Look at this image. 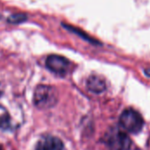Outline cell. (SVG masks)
I'll use <instances>...</instances> for the list:
<instances>
[{
  "instance_id": "8992f818",
  "label": "cell",
  "mask_w": 150,
  "mask_h": 150,
  "mask_svg": "<svg viewBox=\"0 0 150 150\" xmlns=\"http://www.w3.org/2000/svg\"><path fill=\"white\" fill-rule=\"evenodd\" d=\"M87 87L94 93H101L105 90V82L101 76L92 75L87 80Z\"/></svg>"
},
{
  "instance_id": "ba28073f",
  "label": "cell",
  "mask_w": 150,
  "mask_h": 150,
  "mask_svg": "<svg viewBox=\"0 0 150 150\" xmlns=\"http://www.w3.org/2000/svg\"><path fill=\"white\" fill-rule=\"evenodd\" d=\"M25 18H26L25 15H23V14H14V15H11L9 18L8 21L11 22V23H19V22L24 21Z\"/></svg>"
},
{
  "instance_id": "5b68a950",
  "label": "cell",
  "mask_w": 150,
  "mask_h": 150,
  "mask_svg": "<svg viewBox=\"0 0 150 150\" xmlns=\"http://www.w3.org/2000/svg\"><path fill=\"white\" fill-rule=\"evenodd\" d=\"M62 142L54 136H42L37 142L35 150H63Z\"/></svg>"
},
{
  "instance_id": "277c9868",
  "label": "cell",
  "mask_w": 150,
  "mask_h": 150,
  "mask_svg": "<svg viewBox=\"0 0 150 150\" xmlns=\"http://www.w3.org/2000/svg\"><path fill=\"white\" fill-rule=\"evenodd\" d=\"M46 66L52 72L60 76H64L69 70L70 62L63 56L52 54L47 58Z\"/></svg>"
},
{
  "instance_id": "7a4b0ae2",
  "label": "cell",
  "mask_w": 150,
  "mask_h": 150,
  "mask_svg": "<svg viewBox=\"0 0 150 150\" xmlns=\"http://www.w3.org/2000/svg\"><path fill=\"white\" fill-rule=\"evenodd\" d=\"M120 124L126 131L136 134L142 129L144 121L139 112L133 109H127L120 115Z\"/></svg>"
},
{
  "instance_id": "9c48e42d",
  "label": "cell",
  "mask_w": 150,
  "mask_h": 150,
  "mask_svg": "<svg viewBox=\"0 0 150 150\" xmlns=\"http://www.w3.org/2000/svg\"><path fill=\"white\" fill-rule=\"evenodd\" d=\"M10 127V121H9V118L8 116H2L0 117V128H9Z\"/></svg>"
},
{
  "instance_id": "6da1fadb",
  "label": "cell",
  "mask_w": 150,
  "mask_h": 150,
  "mask_svg": "<svg viewBox=\"0 0 150 150\" xmlns=\"http://www.w3.org/2000/svg\"><path fill=\"white\" fill-rule=\"evenodd\" d=\"M58 96L56 90L48 85H39L33 95L34 105L40 109H48L55 105Z\"/></svg>"
},
{
  "instance_id": "52a82bcc",
  "label": "cell",
  "mask_w": 150,
  "mask_h": 150,
  "mask_svg": "<svg viewBox=\"0 0 150 150\" xmlns=\"http://www.w3.org/2000/svg\"><path fill=\"white\" fill-rule=\"evenodd\" d=\"M69 30H71V31H73L74 33H77L79 36H81L83 39H84V40H88L89 42H91V43H93V44H98V42H97V40H95L94 39H92L91 37H90L87 33H83V32H82V31H80V30H78V29H76V28H73L72 26H71V28L69 26L68 27Z\"/></svg>"
},
{
  "instance_id": "3957f363",
  "label": "cell",
  "mask_w": 150,
  "mask_h": 150,
  "mask_svg": "<svg viewBox=\"0 0 150 150\" xmlns=\"http://www.w3.org/2000/svg\"><path fill=\"white\" fill-rule=\"evenodd\" d=\"M105 143L110 150H128L131 147V140L118 128L108 132L105 135Z\"/></svg>"
},
{
  "instance_id": "30bf717a",
  "label": "cell",
  "mask_w": 150,
  "mask_h": 150,
  "mask_svg": "<svg viewBox=\"0 0 150 150\" xmlns=\"http://www.w3.org/2000/svg\"><path fill=\"white\" fill-rule=\"evenodd\" d=\"M0 150H4V149H3V148H2L1 146H0Z\"/></svg>"
}]
</instances>
